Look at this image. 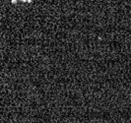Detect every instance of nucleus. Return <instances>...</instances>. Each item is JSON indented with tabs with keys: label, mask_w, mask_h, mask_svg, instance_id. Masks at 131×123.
Masks as SVG:
<instances>
[{
	"label": "nucleus",
	"mask_w": 131,
	"mask_h": 123,
	"mask_svg": "<svg viewBox=\"0 0 131 123\" xmlns=\"http://www.w3.org/2000/svg\"><path fill=\"white\" fill-rule=\"evenodd\" d=\"M21 1H24V2H32V0H21Z\"/></svg>",
	"instance_id": "nucleus-1"
},
{
	"label": "nucleus",
	"mask_w": 131,
	"mask_h": 123,
	"mask_svg": "<svg viewBox=\"0 0 131 123\" xmlns=\"http://www.w3.org/2000/svg\"><path fill=\"white\" fill-rule=\"evenodd\" d=\"M11 1H12V3L15 4V3H17V1H18V0H11Z\"/></svg>",
	"instance_id": "nucleus-2"
}]
</instances>
